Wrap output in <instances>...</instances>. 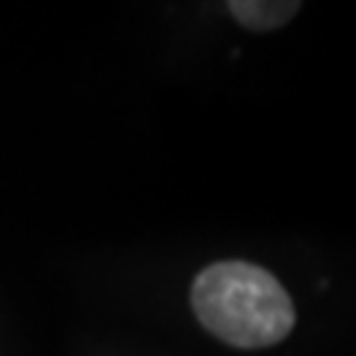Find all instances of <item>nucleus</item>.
Listing matches in <instances>:
<instances>
[{
	"label": "nucleus",
	"instance_id": "obj_1",
	"mask_svg": "<svg viewBox=\"0 0 356 356\" xmlns=\"http://www.w3.org/2000/svg\"><path fill=\"white\" fill-rule=\"evenodd\" d=\"M193 312L206 330L235 348H267L293 330L291 296L267 269L219 261L193 282Z\"/></svg>",
	"mask_w": 356,
	"mask_h": 356
},
{
	"label": "nucleus",
	"instance_id": "obj_2",
	"mask_svg": "<svg viewBox=\"0 0 356 356\" xmlns=\"http://www.w3.org/2000/svg\"><path fill=\"white\" fill-rule=\"evenodd\" d=\"M229 11H232V16L243 26L267 32V29L285 24L293 13L298 11V3H280V0H275V3H267V0H241L238 3L235 0V3H229Z\"/></svg>",
	"mask_w": 356,
	"mask_h": 356
}]
</instances>
